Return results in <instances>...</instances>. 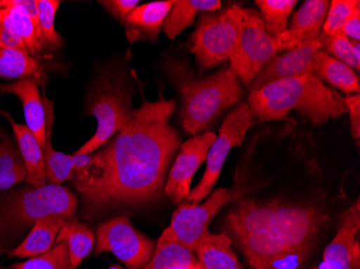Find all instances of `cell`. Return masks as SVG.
Here are the masks:
<instances>
[{
  "mask_svg": "<svg viewBox=\"0 0 360 269\" xmlns=\"http://www.w3.org/2000/svg\"><path fill=\"white\" fill-rule=\"evenodd\" d=\"M175 99H143L131 122L96 152L74 155L72 182L88 220L113 208L153 203L165 193L179 133L169 125Z\"/></svg>",
  "mask_w": 360,
  "mask_h": 269,
  "instance_id": "1",
  "label": "cell"
},
{
  "mask_svg": "<svg viewBox=\"0 0 360 269\" xmlns=\"http://www.w3.org/2000/svg\"><path fill=\"white\" fill-rule=\"evenodd\" d=\"M360 204L357 200L342 214L341 226L323 251V262L314 269H360Z\"/></svg>",
  "mask_w": 360,
  "mask_h": 269,
  "instance_id": "13",
  "label": "cell"
},
{
  "mask_svg": "<svg viewBox=\"0 0 360 269\" xmlns=\"http://www.w3.org/2000/svg\"><path fill=\"white\" fill-rule=\"evenodd\" d=\"M248 105L256 122L282 120L292 109L315 125L347 113L343 97L327 88L314 72L275 81L250 92Z\"/></svg>",
  "mask_w": 360,
  "mask_h": 269,
  "instance_id": "3",
  "label": "cell"
},
{
  "mask_svg": "<svg viewBox=\"0 0 360 269\" xmlns=\"http://www.w3.org/2000/svg\"><path fill=\"white\" fill-rule=\"evenodd\" d=\"M193 251L181 246L171 228L162 232L155 244V252L143 269H169L175 265L198 262Z\"/></svg>",
  "mask_w": 360,
  "mask_h": 269,
  "instance_id": "25",
  "label": "cell"
},
{
  "mask_svg": "<svg viewBox=\"0 0 360 269\" xmlns=\"http://www.w3.org/2000/svg\"><path fill=\"white\" fill-rule=\"evenodd\" d=\"M256 123L248 103H242L226 115L220 127L219 135L208 152L206 159L207 165L203 178L188 196L189 203L199 204L204 198L207 197L219 179L224 162L232 147L242 145L248 129Z\"/></svg>",
  "mask_w": 360,
  "mask_h": 269,
  "instance_id": "9",
  "label": "cell"
},
{
  "mask_svg": "<svg viewBox=\"0 0 360 269\" xmlns=\"http://www.w3.org/2000/svg\"><path fill=\"white\" fill-rule=\"evenodd\" d=\"M342 32L347 36V38H351L353 41L359 42L360 40V7L354 11L349 18V21L345 24V27L342 29Z\"/></svg>",
  "mask_w": 360,
  "mask_h": 269,
  "instance_id": "38",
  "label": "cell"
},
{
  "mask_svg": "<svg viewBox=\"0 0 360 269\" xmlns=\"http://www.w3.org/2000/svg\"><path fill=\"white\" fill-rule=\"evenodd\" d=\"M217 136L212 131L196 135L180 145V152L172 166L165 193L175 204H181L190 194L194 173L207 159L208 152Z\"/></svg>",
  "mask_w": 360,
  "mask_h": 269,
  "instance_id": "12",
  "label": "cell"
},
{
  "mask_svg": "<svg viewBox=\"0 0 360 269\" xmlns=\"http://www.w3.org/2000/svg\"><path fill=\"white\" fill-rule=\"evenodd\" d=\"M66 218L58 214H51L40 218L30 228L27 236L19 246L8 251L9 258H35L46 254L56 246V237Z\"/></svg>",
  "mask_w": 360,
  "mask_h": 269,
  "instance_id": "18",
  "label": "cell"
},
{
  "mask_svg": "<svg viewBox=\"0 0 360 269\" xmlns=\"http://www.w3.org/2000/svg\"><path fill=\"white\" fill-rule=\"evenodd\" d=\"M231 244L226 235L208 232L194 254L204 269H243Z\"/></svg>",
  "mask_w": 360,
  "mask_h": 269,
  "instance_id": "23",
  "label": "cell"
},
{
  "mask_svg": "<svg viewBox=\"0 0 360 269\" xmlns=\"http://www.w3.org/2000/svg\"><path fill=\"white\" fill-rule=\"evenodd\" d=\"M108 269H123L122 267L119 266V265H111Z\"/></svg>",
  "mask_w": 360,
  "mask_h": 269,
  "instance_id": "40",
  "label": "cell"
},
{
  "mask_svg": "<svg viewBox=\"0 0 360 269\" xmlns=\"http://www.w3.org/2000/svg\"><path fill=\"white\" fill-rule=\"evenodd\" d=\"M323 216L314 207L243 200L226 216L250 266L275 254L314 244Z\"/></svg>",
  "mask_w": 360,
  "mask_h": 269,
  "instance_id": "2",
  "label": "cell"
},
{
  "mask_svg": "<svg viewBox=\"0 0 360 269\" xmlns=\"http://www.w3.org/2000/svg\"><path fill=\"white\" fill-rule=\"evenodd\" d=\"M312 72L321 80L328 82L347 94L359 93V77L354 70L321 50L313 56Z\"/></svg>",
  "mask_w": 360,
  "mask_h": 269,
  "instance_id": "22",
  "label": "cell"
},
{
  "mask_svg": "<svg viewBox=\"0 0 360 269\" xmlns=\"http://www.w3.org/2000/svg\"><path fill=\"white\" fill-rule=\"evenodd\" d=\"M0 77L5 79L34 78L40 83L46 79L41 63L13 48L0 46Z\"/></svg>",
  "mask_w": 360,
  "mask_h": 269,
  "instance_id": "28",
  "label": "cell"
},
{
  "mask_svg": "<svg viewBox=\"0 0 360 269\" xmlns=\"http://www.w3.org/2000/svg\"><path fill=\"white\" fill-rule=\"evenodd\" d=\"M0 269H75L70 263L68 247L65 242L56 244L51 250L41 256L30 258L22 263H13Z\"/></svg>",
  "mask_w": 360,
  "mask_h": 269,
  "instance_id": "31",
  "label": "cell"
},
{
  "mask_svg": "<svg viewBox=\"0 0 360 269\" xmlns=\"http://www.w3.org/2000/svg\"><path fill=\"white\" fill-rule=\"evenodd\" d=\"M242 7L233 5L219 13H204L188 44L196 64L210 70L226 62L233 51Z\"/></svg>",
  "mask_w": 360,
  "mask_h": 269,
  "instance_id": "8",
  "label": "cell"
},
{
  "mask_svg": "<svg viewBox=\"0 0 360 269\" xmlns=\"http://www.w3.org/2000/svg\"><path fill=\"white\" fill-rule=\"evenodd\" d=\"M0 46L13 48L16 51L30 55L27 48L24 46L22 40L15 35V32L11 29V27L8 25L7 22L1 18V15H0Z\"/></svg>",
  "mask_w": 360,
  "mask_h": 269,
  "instance_id": "35",
  "label": "cell"
},
{
  "mask_svg": "<svg viewBox=\"0 0 360 269\" xmlns=\"http://www.w3.org/2000/svg\"><path fill=\"white\" fill-rule=\"evenodd\" d=\"M220 8V0H173L171 11L162 28L169 39H175L185 28L193 24L198 12L217 11Z\"/></svg>",
  "mask_w": 360,
  "mask_h": 269,
  "instance_id": "24",
  "label": "cell"
},
{
  "mask_svg": "<svg viewBox=\"0 0 360 269\" xmlns=\"http://www.w3.org/2000/svg\"><path fill=\"white\" fill-rule=\"evenodd\" d=\"M1 114L11 123L16 143L21 152L26 168V179L28 185L41 188L46 185V167H44V150L38 143L34 133L26 125L19 124L10 117L9 113L0 111Z\"/></svg>",
  "mask_w": 360,
  "mask_h": 269,
  "instance_id": "20",
  "label": "cell"
},
{
  "mask_svg": "<svg viewBox=\"0 0 360 269\" xmlns=\"http://www.w3.org/2000/svg\"><path fill=\"white\" fill-rule=\"evenodd\" d=\"M169 269H204V267L201 262L198 261V262L192 263V264L175 265V266L171 267Z\"/></svg>",
  "mask_w": 360,
  "mask_h": 269,
  "instance_id": "39",
  "label": "cell"
},
{
  "mask_svg": "<svg viewBox=\"0 0 360 269\" xmlns=\"http://www.w3.org/2000/svg\"><path fill=\"white\" fill-rule=\"evenodd\" d=\"M171 74L181 94L180 121L193 136L207 129L224 110L238 104L244 95L242 82L231 67L200 80L188 76L180 64L172 65Z\"/></svg>",
  "mask_w": 360,
  "mask_h": 269,
  "instance_id": "5",
  "label": "cell"
},
{
  "mask_svg": "<svg viewBox=\"0 0 360 269\" xmlns=\"http://www.w3.org/2000/svg\"><path fill=\"white\" fill-rule=\"evenodd\" d=\"M78 198L63 185L21 187L0 193V254L30 232L36 222L51 214L74 218Z\"/></svg>",
  "mask_w": 360,
  "mask_h": 269,
  "instance_id": "4",
  "label": "cell"
},
{
  "mask_svg": "<svg viewBox=\"0 0 360 269\" xmlns=\"http://www.w3.org/2000/svg\"><path fill=\"white\" fill-rule=\"evenodd\" d=\"M238 197L232 190H216L203 205L181 203L172 216L169 228L181 246L195 252L200 242L210 232L208 225L224 205Z\"/></svg>",
  "mask_w": 360,
  "mask_h": 269,
  "instance_id": "11",
  "label": "cell"
},
{
  "mask_svg": "<svg viewBox=\"0 0 360 269\" xmlns=\"http://www.w3.org/2000/svg\"><path fill=\"white\" fill-rule=\"evenodd\" d=\"M0 15L22 40L32 58H44L37 0H0Z\"/></svg>",
  "mask_w": 360,
  "mask_h": 269,
  "instance_id": "14",
  "label": "cell"
},
{
  "mask_svg": "<svg viewBox=\"0 0 360 269\" xmlns=\"http://www.w3.org/2000/svg\"><path fill=\"white\" fill-rule=\"evenodd\" d=\"M155 249V242L139 232L129 216H117L97 226L94 254L98 256L110 252L127 269H143Z\"/></svg>",
  "mask_w": 360,
  "mask_h": 269,
  "instance_id": "10",
  "label": "cell"
},
{
  "mask_svg": "<svg viewBox=\"0 0 360 269\" xmlns=\"http://www.w3.org/2000/svg\"><path fill=\"white\" fill-rule=\"evenodd\" d=\"M280 52V40L269 35L259 12L242 8L238 40L229 58L240 82L250 88L260 70Z\"/></svg>",
  "mask_w": 360,
  "mask_h": 269,
  "instance_id": "7",
  "label": "cell"
},
{
  "mask_svg": "<svg viewBox=\"0 0 360 269\" xmlns=\"http://www.w3.org/2000/svg\"><path fill=\"white\" fill-rule=\"evenodd\" d=\"M95 234L86 224L75 218L66 220L56 237V244L65 242L68 247L70 263L75 269L90 254L94 246Z\"/></svg>",
  "mask_w": 360,
  "mask_h": 269,
  "instance_id": "26",
  "label": "cell"
},
{
  "mask_svg": "<svg viewBox=\"0 0 360 269\" xmlns=\"http://www.w3.org/2000/svg\"><path fill=\"white\" fill-rule=\"evenodd\" d=\"M172 6L173 0L155 1L134 8L123 22L129 40L135 41L141 38H147L153 41L157 40Z\"/></svg>",
  "mask_w": 360,
  "mask_h": 269,
  "instance_id": "19",
  "label": "cell"
},
{
  "mask_svg": "<svg viewBox=\"0 0 360 269\" xmlns=\"http://www.w3.org/2000/svg\"><path fill=\"white\" fill-rule=\"evenodd\" d=\"M296 0H257L264 28L269 35L278 37L287 30V21Z\"/></svg>",
  "mask_w": 360,
  "mask_h": 269,
  "instance_id": "29",
  "label": "cell"
},
{
  "mask_svg": "<svg viewBox=\"0 0 360 269\" xmlns=\"http://www.w3.org/2000/svg\"><path fill=\"white\" fill-rule=\"evenodd\" d=\"M86 113L97 120L94 136L86 141L75 155L96 152L106 145L117 133L129 125L133 117L132 95L121 81L113 78L96 80L86 97Z\"/></svg>",
  "mask_w": 360,
  "mask_h": 269,
  "instance_id": "6",
  "label": "cell"
},
{
  "mask_svg": "<svg viewBox=\"0 0 360 269\" xmlns=\"http://www.w3.org/2000/svg\"><path fill=\"white\" fill-rule=\"evenodd\" d=\"M319 50H321V42L315 39L299 44L284 55L275 56L257 74L250 84V92L260 90L275 81L311 74L312 58Z\"/></svg>",
  "mask_w": 360,
  "mask_h": 269,
  "instance_id": "15",
  "label": "cell"
},
{
  "mask_svg": "<svg viewBox=\"0 0 360 269\" xmlns=\"http://www.w3.org/2000/svg\"><path fill=\"white\" fill-rule=\"evenodd\" d=\"M313 244L275 254L252 265V269H300L312 251Z\"/></svg>",
  "mask_w": 360,
  "mask_h": 269,
  "instance_id": "33",
  "label": "cell"
},
{
  "mask_svg": "<svg viewBox=\"0 0 360 269\" xmlns=\"http://www.w3.org/2000/svg\"><path fill=\"white\" fill-rule=\"evenodd\" d=\"M321 42V50L329 55H333L335 60L345 63L352 70L359 72L360 70V44L351 39L342 32L335 35H319L317 38Z\"/></svg>",
  "mask_w": 360,
  "mask_h": 269,
  "instance_id": "30",
  "label": "cell"
},
{
  "mask_svg": "<svg viewBox=\"0 0 360 269\" xmlns=\"http://www.w3.org/2000/svg\"><path fill=\"white\" fill-rule=\"evenodd\" d=\"M347 112L351 117L352 135L354 138L358 139L360 136V98L359 94H354L352 96L343 98Z\"/></svg>",
  "mask_w": 360,
  "mask_h": 269,
  "instance_id": "37",
  "label": "cell"
},
{
  "mask_svg": "<svg viewBox=\"0 0 360 269\" xmlns=\"http://www.w3.org/2000/svg\"><path fill=\"white\" fill-rule=\"evenodd\" d=\"M60 6L58 0H37L39 30L44 50L58 48L62 46V37L54 26L56 11Z\"/></svg>",
  "mask_w": 360,
  "mask_h": 269,
  "instance_id": "32",
  "label": "cell"
},
{
  "mask_svg": "<svg viewBox=\"0 0 360 269\" xmlns=\"http://www.w3.org/2000/svg\"><path fill=\"white\" fill-rule=\"evenodd\" d=\"M44 106L46 111V143L44 147L46 178L49 183L62 185L65 181L74 177V155L58 152L52 147V129H53V103L46 98L44 92Z\"/></svg>",
  "mask_w": 360,
  "mask_h": 269,
  "instance_id": "21",
  "label": "cell"
},
{
  "mask_svg": "<svg viewBox=\"0 0 360 269\" xmlns=\"http://www.w3.org/2000/svg\"><path fill=\"white\" fill-rule=\"evenodd\" d=\"M111 15L115 16L120 22H124L129 12L139 6V0H111V1H100Z\"/></svg>",
  "mask_w": 360,
  "mask_h": 269,
  "instance_id": "36",
  "label": "cell"
},
{
  "mask_svg": "<svg viewBox=\"0 0 360 269\" xmlns=\"http://www.w3.org/2000/svg\"><path fill=\"white\" fill-rule=\"evenodd\" d=\"M26 179V168L19 147L0 131V193Z\"/></svg>",
  "mask_w": 360,
  "mask_h": 269,
  "instance_id": "27",
  "label": "cell"
},
{
  "mask_svg": "<svg viewBox=\"0 0 360 269\" xmlns=\"http://www.w3.org/2000/svg\"><path fill=\"white\" fill-rule=\"evenodd\" d=\"M40 82L34 78H22L0 84L1 94H13L21 100L26 126L34 133L42 150L46 143V111L39 92Z\"/></svg>",
  "mask_w": 360,
  "mask_h": 269,
  "instance_id": "17",
  "label": "cell"
},
{
  "mask_svg": "<svg viewBox=\"0 0 360 269\" xmlns=\"http://www.w3.org/2000/svg\"><path fill=\"white\" fill-rule=\"evenodd\" d=\"M330 1L328 0H307L304 5L293 14L290 29L278 36L282 51L296 48L305 41L317 39L321 35Z\"/></svg>",
  "mask_w": 360,
  "mask_h": 269,
  "instance_id": "16",
  "label": "cell"
},
{
  "mask_svg": "<svg viewBox=\"0 0 360 269\" xmlns=\"http://www.w3.org/2000/svg\"><path fill=\"white\" fill-rule=\"evenodd\" d=\"M360 7L359 0H333L323 26L321 35L331 36L342 32L352 14Z\"/></svg>",
  "mask_w": 360,
  "mask_h": 269,
  "instance_id": "34",
  "label": "cell"
}]
</instances>
